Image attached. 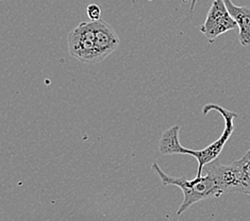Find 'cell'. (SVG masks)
<instances>
[{"label": "cell", "mask_w": 250, "mask_h": 221, "mask_svg": "<svg viewBox=\"0 0 250 221\" xmlns=\"http://www.w3.org/2000/svg\"><path fill=\"white\" fill-rule=\"evenodd\" d=\"M205 171L215 179L224 194L240 193L250 196V149L243 158L229 165L214 162L208 164Z\"/></svg>", "instance_id": "cell-2"}, {"label": "cell", "mask_w": 250, "mask_h": 221, "mask_svg": "<svg viewBox=\"0 0 250 221\" xmlns=\"http://www.w3.org/2000/svg\"><path fill=\"white\" fill-rule=\"evenodd\" d=\"M70 56L84 64H98L95 46V23L83 21L76 26L67 35Z\"/></svg>", "instance_id": "cell-4"}, {"label": "cell", "mask_w": 250, "mask_h": 221, "mask_svg": "<svg viewBox=\"0 0 250 221\" xmlns=\"http://www.w3.org/2000/svg\"><path fill=\"white\" fill-rule=\"evenodd\" d=\"M180 127L174 125L167 129L161 136L159 142V151L163 155H172V154H181L183 146L179 141Z\"/></svg>", "instance_id": "cell-8"}, {"label": "cell", "mask_w": 250, "mask_h": 221, "mask_svg": "<svg viewBox=\"0 0 250 221\" xmlns=\"http://www.w3.org/2000/svg\"><path fill=\"white\" fill-rule=\"evenodd\" d=\"M235 28H237V23L231 16L224 0H214L206 21L199 30L210 43H213L220 35Z\"/></svg>", "instance_id": "cell-5"}, {"label": "cell", "mask_w": 250, "mask_h": 221, "mask_svg": "<svg viewBox=\"0 0 250 221\" xmlns=\"http://www.w3.org/2000/svg\"><path fill=\"white\" fill-rule=\"evenodd\" d=\"M151 167L158 173L164 186L174 185V186L179 187L182 190L183 201L177 211L178 216H180L190 206L201 200L218 198L224 194L223 190L219 188L215 179L207 172L202 173L200 177L196 176L194 179H188L187 177H171L167 175L156 162L152 164Z\"/></svg>", "instance_id": "cell-1"}, {"label": "cell", "mask_w": 250, "mask_h": 221, "mask_svg": "<svg viewBox=\"0 0 250 221\" xmlns=\"http://www.w3.org/2000/svg\"><path fill=\"white\" fill-rule=\"evenodd\" d=\"M231 16L233 17L239 28V40L243 46L250 44V9L247 7H239L231 0H224Z\"/></svg>", "instance_id": "cell-7"}, {"label": "cell", "mask_w": 250, "mask_h": 221, "mask_svg": "<svg viewBox=\"0 0 250 221\" xmlns=\"http://www.w3.org/2000/svg\"><path fill=\"white\" fill-rule=\"evenodd\" d=\"M86 14L92 21H96L101 20V15H103V10L101 7L96 3H92L86 8Z\"/></svg>", "instance_id": "cell-9"}, {"label": "cell", "mask_w": 250, "mask_h": 221, "mask_svg": "<svg viewBox=\"0 0 250 221\" xmlns=\"http://www.w3.org/2000/svg\"><path fill=\"white\" fill-rule=\"evenodd\" d=\"M211 111H215L224 117L225 129L223 131V134L219 136V139H217L215 141L212 142L211 145L207 146L205 149H201V150H193V149H188L186 147H183L182 152H181V154H188V155H192V157H194L195 159H197V162H198L197 177L202 176V172H204V168L206 165L214 162V161L219 157V154L222 153L226 142L229 141L230 136L232 135V133H233L234 121L237 118V114H235V113L214 103H209L205 105L204 109H202V114L207 115L208 113Z\"/></svg>", "instance_id": "cell-3"}, {"label": "cell", "mask_w": 250, "mask_h": 221, "mask_svg": "<svg viewBox=\"0 0 250 221\" xmlns=\"http://www.w3.org/2000/svg\"><path fill=\"white\" fill-rule=\"evenodd\" d=\"M95 23V46L99 63L104 62L120 46V38L108 22L103 19Z\"/></svg>", "instance_id": "cell-6"}]
</instances>
